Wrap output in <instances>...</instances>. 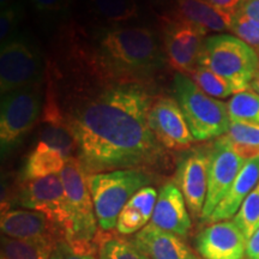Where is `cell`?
<instances>
[{
  "instance_id": "cell-24",
  "label": "cell",
  "mask_w": 259,
  "mask_h": 259,
  "mask_svg": "<svg viewBox=\"0 0 259 259\" xmlns=\"http://www.w3.org/2000/svg\"><path fill=\"white\" fill-rule=\"evenodd\" d=\"M227 107L231 120L259 125V95L253 90L248 89L234 94L229 99Z\"/></svg>"
},
{
  "instance_id": "cell-37",
  "label": "cell",
  "mask_w": 259,
  "mask_h": 259,
  "mask_svg": "<svg viewBox=\"0 0 259 259\" xmlns=\"http://www.w3.org/2000/svg\"><path fill=\"white\" fill-rule=\"evenodd\" d=\"M257 54H258V57H259V51H258V52H257Z\"/></svg>"
},
{
  "instance_id": "cell-30",
  "label": "cell",
  "mask_w": 259,
  "mask_h": 259,
  "mask_svg": "<svg viewBox=\"0 0 259 259\" xmlns=\"http://www.w3.org/2000/svg\"><path fill=\"white\" fill-rule=\"evenodd\" d=\"M22 18V8L19 4H14L2 9L0 14V41L2 45L12 40V35L18 27Z\"/></svg>"
},
{
  "instance_id": "cell-5",
  "label": "cell",
  "mask_w": 259,
  "mask_h": 259,
  "mask_svg": "<svg viewBox=\"0 0 259 259\" xmlns=\"http://www.w3.org/2000/svg\"><path fill=\"white\" fill-rule=\"evenodd\" d=\"M153 177L142 169H118L88 176L97 225L114 229L121 210L139 190L150 185Z\"/></svg>"
},
{
  "instance_id": "cell-7",
  "label": "cell",
  "mask_w": 259,
  "mask_h": 259,
  "mask_svg": "<svg viewBox=\"0 0 259 259\" xmlns=\"http://www.w3.org/2000/svg\"><path fill=\"white\" fill-rule=\"evenodd\" d=\"M41 108L40 83L3 95L0 111V142L3 150L17 144L34 127Z\"/></svg>"
},
{
  "instance_id": "cell-8",
  "label": "cell",
  "mask_w": 259,
  "mask_h": 259,
  "mask_svg": "<svg viewBox=\"0 0 259 259\" xmlns=\"http://www.w3.org/2000/svg\"><path fill=\"white\" fill-rule=\"evenodd\" d=\"M40 54L23 40L12 38L0 51V92L2 95L40 83L42 76Z\"/></svg>"
},
{
  "instance_id": "cell-38",
  "label": "cell",
  "mask_w": 259,
  "mask_h": 259,
  "mask_svg": "<svg viewBox=\"0 0 259 259\" xmlns=\"http://www.w3.org/2000/svg\"><path fill=\"white\" fill-rule=\"evenodd\" d=\"M144 259H149V258H147V257H145V255H144Z\"/></svg>"
},
{
  "instance_id": "cell-34",
  "label": "cell",
  "mask_w": 259,
  "mask_h": 259,
  "mask_svg": "<svg viewBox=\"0 0 259 259\" xmlns=\"http://www.w3.org/2000/svg\"><path fill=\"white\" fill-rule=\"evenodd\" d=\"M239 10L259 25V0H242Z\"/></svg>"
},
{
  "instance_id": "cell-15",
  "label": "cell",
  "mask_w": 259,
  "mask_h": 259,
  "mask_svg": "<svg viewBox=\"0 0 259 259\" xmlns=\"http://www.w3.org/2000/svg\"><path fill=\"white\" fill-rule=\"evenodd\" d=\"M203 259H245L247 239L234 221H220L203 228L194 239Z\"/></svg>"
},
{
  "instance_id": "cell-12",
  "label": "cell",
  "mask_w": 259,
  "mask_h": 259,
  "mask_svg": "<svg viewBox=\"0 0 259 259\" xmlns=\"http://www.w3.org/2000/svg\"><path fill=\"white\" fill-rule=\"evenodd\" d=\"M205 32L194 25L168 18L163 29V46L168 64L177 73L190 74L198 66Z\"/></svg>"
},
{
  "instance_id": "cell-33",
  "label": "cell",
  "mask_w": 259,
  "mask_h": 259,
  "mask_svg": "<svg viewBox=\"0 0 259 259\" xmlns=\"http://www.w3.org/2000/svg\"><path fill=\"white\" fill-rule=\"evenodd\" d=\"M206 2H209L212 6L219 9L220 11L225 12V14L233 17L238 12V10L240 9L242 0H206Z\"/></svg>"
},
{
  "instance_id": "cell-29",
  "label": "cell",
  "mask_w": 259,
  "mask_h": 259,
  "mask_svg": "<svg viewBox=\"0 0 259 259\" xmlns=\"http://www.w3.org/2000/svg\"><path fill=\"white\" fill-rule=\"evenodd\" d=\"M231 31L234 32L235 36L251 46L255 52L259 51V25L242 14L240 10L233 16Z\"/></svg>"
},
{
  "instance_id": "cell-20",
  "label": "cell",
  "mask_w": 259,
  "mask_h": 259,
  "mask_svg": "<svg viewBox=\"0 0 259 259\" xmlns=\"http://www.w3.org/2000/svg\"><path fill=\"white\" fill-rule=\"evenodd\" d=\"M157 191L153 186L143 187L128 200L116 222V232L122 235L137 234L149 225L157 202Z\"/></svg>"
},
{
  "instance_id": "cell-27",
  "label": "cell",
  "mask_w": 259,
  "mask_h": 259,
  "mask_svg": "<svg viewBox=\"0 0 259 259\" xmlns=\"http://www.w3.org/2000/svg\"><path fill=\"white\" fill-rule=\"evenodd\" d=\"M96 14L109 22H126L138 14L135 0H90Z\"/></svg>"
},
{
  "instance_id": "cell-2",
  "label": "cell",
  "mask_w": 259,
  "mask_h": 259,
  "mask_svg": "<svg viewBox=\"0 0 259 259\" xmlns=\"http://www.w3.org/2000/svg\"><path fill=\"white\" fill-rule=\"evenodd\" d=\"M93 72L114 84H142L163 64L157 38L148 28L107 29L90 54Z\"/></svg>"
},
{
  "instance_id": "cell-23",
  "label": "cell",
  "mask_w": 259,
  "mask_h": 259,
  "mask_svg": "<svg viewBox=\"0 0 259 259\" xmlns=\"http://www.w3.org/2000/svg\"><path fill=\"white\" fill-rule=\"evenodd\" d=\"M54 248L38 242L3 236L2 258L4 259H50Z\"/></svg>"
},
{
  "instance_id": "cell-4",
  "label": "cell",
  "mask_w": 259,
  "mask_h": 259,
  "mask_svg": "<svg viewBox=\"0 0 259 259\" xmlns=\"http://www.w3.org/2000/svg\"><path fill=\"white\" fill-rule=\"evenodd\" d=\"M198 65L228 80L236 94L250 89L259 72V57L253 48L236 36L211 35L204 40Z\"/></svg>"
},
{
  "instance_id": "cell-39",
  "label": "cell",
  "mask_w": 259,
  "mask_h": 259,
  "mask_svg": "<svg viewBox=\"0 0 259 259\" xmlns=\"http://www.w3.org/2000/svg\"><path fill=\"white\" fill-rule=\"evenodd\" d=\"M2 259H4V258H2Z\"/></svg>"
},
{
  "instance_id": "cell-14",
  "label": "cell",
  "mask_w": 259,
  "mask_h": 259,
  "mask_svg": "<svg viewBox=\"0 0 259 259\" xmlns=\"http://www.w3.org/2000/svg\"><path fill=\"white\" fill-rule=\"evenodd\" d=\"M148 122L162 147L180 150L193 144L194 138L176 99L168 96L154 99L149 111Z\"/></svg>"
},
{
  "instance_id": "cell-9",
  "label": "cell",
  "mask_w": 259,
  "mask_h": 259,
  "mask_svg": "<svg viewBox=\"0 0 259 259\" xmlns=\"http://www.w3.org/2000/svg\"><path fill=\"white\" fill-rule=\"evenodd\" d=\"M18 204L42 212L63 229L65 236L69 234L71 220L60 174L25 181L19 190Z\"/></svg>"
},
{
  "instance_id": "cell-11",
  "label": "cell",
  "mask_w": 259,
  "mask_h": 259,
  "mask_svg": "<svg viewBox=\"0 0 259 259\" xmlns=\"http://www.w3.org/2000/svg\"><path fill=\"white\" fill-rule=\"evenodd\" d=\"M210 148L184 151L177 163L176 180L193 218L202 216L208 193Z\"/></svg>"
},
{
  "instance_id": "cell-21",
  "label": "cell",
  "mask_w": 259,
  "mask_h": 259,
  "mask_svg": "<svg viewBox=\"0 0 259 259\" xmlns=\"http://www.w3.org/2000/svg\"><path fill=\"white\" fill-rule=\"evenodd\" d=\"M67 158L63 154L42 142L29 154L22 169V181H31L46 178L53 174H60Z\"/></svg>"
},
{
  "instance_id": "cell-32",
  "label": "cell",
  "mask_w": 259,
  "mask_h": 259,
  "mask_svg": "<svg viewBox=\"0 0 259 259\" xmlns=\"http://www.w3.org/2000/svg\"><path fill=\"white\" fill-rule=\"evenodd\" d=\"M32 6L41 14H57L69 8L70 0H30Z\"/></svg>"
},
{
  "instance_id": "cell-6",
  "label": "cell",
  "mask_w": 259,
  "mask_h": 259,
  "mask_svg": "<svg viewBox=\"0 0 259 259\" xmlns=\"http://www.w3.org/2000/svg\"><path fill=\"white\" fill-rule=\"evenodd\" d=\"M173 94L194 141H209L228 132L231 118L226 103L206 95L186 74L174 76Z\"/></svg>"
},
{
  "instance_id": "cell-13",
  "label": "cell",
  "mask_w": 259,
  "mask_h": 259,
  "mask_svg": "<svg viewBox=\"0 0 259 259\" xmlns=\"http://www.w3.org/2000/svg\"><path fill=\"white\" fill-rule=\"evenodd\" d=\"M3 206L0 227L3 234L9 238L28 240L54 248L58 242L65 240L64 231L52 222L46 215L35 210L10 209Z\"/></svg>"
},
{
  "instance_id": "cell-26",
  "label": "cell",
  "mask_w": 259,
  "mask_h": 259,
  "mask_svg": "<svg viewBox=\"0 0 259 259\" xmlns=\"http://www.w3.org/2000/svg\"><path fill=\"white\" fill-rule=\"evenodd\" d=\"M100 236L101 238L96 240L100 259H144L132 242L109 234Z\"/></svg>"
},
{
  "instance_id": "cell-19",
  "label": "cell",
  "mask_w": 259,
  "mask_h": 259,
  "mask_svg": "<svg viewBox=\"0 0 259 259\" xmlns=\"http://www.w3.org/2000/svg\"><path fill=\"white\" fill-rule=\"evenodd\" d=\"M174 17L194 25L205 34L231 30L233 18L206 0H177Z\"/></svg>"
},
{
  "instance_id": "cell-31",
  "label": "cell",
  "mask_w": 259,
  "mask_h": 259,
  "mask_svg": "<svg viewBox=\"0 0 259 259\" xmlns=\"http://www.w3.org/2000/svg\"><path fill=\"white\" fill-rule=\"evenodd\" d=\"M50 259H97L94 254H84L73 251L66 240H61L54 247Z\"/></svg>"
},
{
  "instance_id": "cell-36",
  "label": "cell",
  "mask_w": 259,
  "mask_h": 259,
  "mask_svg": "<svg viewBox=\"0 0 259 259\" xmlns=\"http://www.w3.org/2000/svg\"><path fill=\"white\" fill-rule=\"evenodd\" d=\"M16 0H0V4H2V9L6 8V6L14 5Z\"/></svg>"
},
{
  "instance_id": "cell-16",
  "label": "cell",
  "mask_w": 259,
  "mask_h": 259,
  "mask_svg": "<svg viewBox=\"0 0 259 259\" xmlns=\"http://www.w3.org/2000/svg\"><path fill=\"white\" fill-rule=\"evenodd\" d=\"M187 204L174 183H166L160 189L150 223L166 232L187 236L192 227Z\"/></svg>"
},
{
  "instance_id": "cell-10",
  "label": "cell",
  "mask_w": 259,
  "mask_h": 259,
  "mask_svg": "<svg viewBox=\"0 0 259 259\" xmlns=\"http://www.w3.org/2000/svg\"><path fill=\"white\" fill-rule=\"evenodd\" d=\"M246 161L222 137L213 142L210 147L208 193L200 216L202 222H206L216 206L225 198Z\"/></svg>"
},
{
  "instance_id": "cell-17",
  "label": "cell",
  "mask_w": 259,
  "mask_h": 259,
  "mask_svg": "<svg viewBox=\"0 0 259 259\" xmlns=\"http://www.w3.org/2000/svg\"><path fill=\"white\" fill-rule=\"evenodd\" d=\"M131 242L149 259H203L179 235L151 223L135 234Z\"/></svg>"
},
{
  "instance_id": "cell-25",
  "label": "cell",
  "mask_w": 259,
  "mask_h": 259,
  "mask_svg": "<svg viewBox=\"0 0 259 259\" xmlns=\"http://www.w3.org/2000/svg\"><path fill=\"white\" fill-rule=\"evenodd\" d=\"M190 77L200 90H203L206 95L211 96L213 99H226V97L235 94L234 88L228 80L206 67L198 65L190 73Z\"/></svg>"
},
{
  "instance_id": "cell-28",
  "label": "cell",
  "mask_w": 259,
  "mask_h": 259,
  "mask_svg": "<svg viewBox=\"0 0 259 259\" xmlns=\"http://www.w3.org/2000/svg\"><path fill=\"white\" fill-rule=\"evenodd\" d=\"M234 222L247 240L259 228V183L241 204L234 216Z\"/></svg>"
},
{
  "instance_id": "cell-3",
  "label": "cell",
  "mask_w": 259,
  "mask_h": 259,
  "mask_svg": "<svg viewBox=\"0 0 259 259\" xmlns=\"http://www.w3.org/2000/svg\"><path fill=\"white\" fill-rule=\"evenodd\" d=\"M88 176L82 162L74 156L67 158L60 171L71 220V229L65 240L78 253L94 254L96 251L94 242L97 235V220Z\"/></svg>"
},
{
  "instance_id": "cell-22",
  "label": "cell",
  "mask_w": 259,
  "mask_h": 259,
  "mask_svg": "<svg viewBox=\"0 0 259 259\" xmlns=\"http://www.w3.org/2000/svg\"><path fill=\"white\" fill-rule=\"evenodd\" d=\"M222 138L246 160L259 155L258 124L231 120L228 132Z\"/></svg>"
},
{
  "instance_id": "cell-35",
  "label": "cell",
  "mask_w": 259,
  "mask_h": 259,
  "mask_svg": "<svg viewBox=\"0 0 259 259\" xmlns=\"http://www.w3.org/2000/svg\"><path fill=\"white\" fill-rule=\"evenodd\" d=\"M246 259H259V228L247 240Z\"/></svg>"
},
{
  "instance_id": "cell-1",
  "label": "cell",
  "mask_w": 259,
  "mask_h": 259,
  "mask_svg": "<svg viewBox=\"0 0 259 259\" xmlns=\"http://www.w3.org/2000/svg\"><path fill=\"white\" fill-rule=\"evenodd\" d=\"M153 100L142 84H113L67 113L77 157L89 176L160 163L163 147L148 122Z\"/></svg>"
},
{
  "instance_id": "cell-18",
  "label": "cell",
  "mask_w": 259,
  "mask_h": 259,
  "mask_svg": "<svg viewBox=\"0 0 259 259\" xmlns=\"http://www.w3.org/2000/svg\"><path fill=\"white\" fill-rule=\"evenodd\" d=\"M259 183V155L248 158L242 169L236 177L231 189L225 196L210 218L208 223L227 221L236 215L244 203L246 197L250 194Z\"/></svg>"
}]
</instances>
